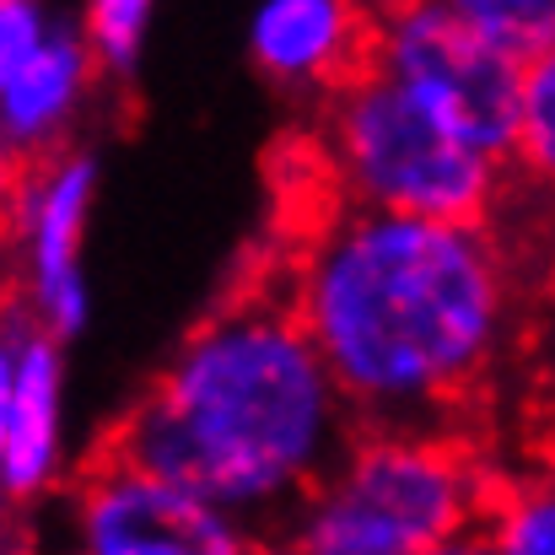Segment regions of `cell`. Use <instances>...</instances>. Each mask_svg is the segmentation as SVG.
Segmentation results:
<instances>
[{
    "label": "cell",
    "mask_w": 555,
    "mask_h": 555,
    "mask_svg": "<svg viewBox=\"0 0 555 555\" xmlns=\"http://www.w3.org/2000/svg\"><path fill=\"white\" fill-rule=\"evenodd\" d=\"M70 545L87 555H237L254 529L210 496L114 453L65 502Z\"/></svg>",
    "instance_id": "obj_7"
},
{
    "label": "cell",
    "mask_w": 555,
    "mask_h": 555,
    "mask_svg": "<svg viewBox=\"0 0 555 555\" xmlns=\"http://www.w3.org/2000/svg\"><path fill=\"white\" fill-rule=\"evenodd\" d=\"M486 43L513 54L518 65L540 60L555 43V0H448Z\"/></svg>",
    "instance_id": "obj_11"
},
{
    "label": "cell",
    "mask_w": 555,
    "mask_h": 555,
    "mask_svg": "<svg viewBox=\"0 0 555 555\" xmlns=\"http://www.w3.org/2000/svg\"><path fill=\"white\" fill-rule=\"evenodd\" d=\"M65 346L49 324L11 308L0 335V491L43 502L65 480Z\"/></svg>",
    "instance_id": "obj_9"
},
{
    "label": "cell",
    "mask_w": 555,
    "mask_h": 555,
    "mask_svg": "<svg viewBox=\"0 0 555 555\" xmlns=\"http://www.w3.org/2000/svg\"><path fill=\"white\" fill-rule=\"evenodd\" d=\"M103 60L81 5L0 0V146L16 163L65 152Z\"/></svg>",
    "instance_id": "obj_6"
},
{
    "label": "cell",
    "mask_w": 555,
    "mask_h": 555,
    "mask_svg": "<svg viewBox=\"0 0 555 555\" xmlns=\"http://www.w3.org/2000/svg\"><path fill=\"white\" fill-rule=\"evenodd\" d=\"M319 152L346 199L453 221H486L507 168L448 130L377 65H362L324 98Z\"/></svg>",
    "instance_id": "obj_4"
},
{
    "label": "cell",
    "mask_w": 555,
    "mask_h": 555,
    "mask_svg": "<svg viewBox=\"0 0 555 555\" xmlns=\"http://www.w3.org/2000/svg\"><path fill=\"white\" fill-rule=\"evenodd\" d=\"M243 49L281 92H335L362 70L372 22L362 0H254Z\"/></svg>",
    "instance_id": "obj_10"
},
{
    "label": "cell",
    "mask_w": 555,
    "mask_h": 555,
    "mask_svg": "<svg viewBox=\"0 0 555 555\" xmlns=\"http://www.w3.org/2000/svg\"><path fill=\"white\" fill-rule=\"evenodd\" d=\"M529 184L555 199V43L524 65V114H518V157Z\"/></svg>",
    "instance_id": "obj_13"
},
{
    "label": "cell",
    "mask_w": 555,
    "mask_h": 555,
    "mask_svg": "<svg viewBox=\"0 0 555 555\" xmlns=\"http://www.w3.org/2000/svg\"><path fill=\"white\" fill-rule=\"evenodd\" d=\"M524 388H529V410L540 431L555 442V286L534 308L529 335H524Z\"/></svg>",
    "instance_id": "obj_15"
},
{
    "label": "cell",
    "mask_w": 555,
    "mask_h": 555,
    "mask_svg": "<svg viewBox=\"0 0 555 555\" xmlns=\"http://www.w3.org/2000/svg\"><path fill=\"white\" fill-rule=\"evenodd\" d=\"M357 426L297 308L248 297L189 330L119 421L114 453L210 496L248 529H286Z\"/></svg>",
    "instance_id": "obj_2"
},
{
    "label": "cell",
    "mask_w": 555,
    "mask_h": 555,
    "mask_svg": "<svg viewBox=\"0 0 555 555\" xmlns=\"http://www.w3.org/2000/svg\"><path fill=\"white\" fill-rule=\"evenodd\" d=\"M286 302L362 426L448 431L518 335V270L486 221L357 199L302 237Z\"/></svg>",
    "instance_id": "obj_1"
},
{
    "label": "cell",
    "mask_w": 555,
    "mask_h": 555,
    "mask_svg": "<svg viewBox=\"0 0 555 555\" xmlns=\"http://www.w3.org/2000/svg\"><path fill=\"white\" fill-rule=\"evenodd\" d=\"M152 16H157V0H81V22L108 76H130L141 65Z\"/></svg>",
    "instance_id": "obj_14"
},
{
    "label": "cell",
    "mask_w": 555,
    "mask_h": 555,
    "mask_svg": "<svg viewBox=\"0 0 555 555\" xmlns=\"http://www.w3.org/2000/svg\"><path fill=\"white\" fill-rule=\"evenodd\" d=\"M367 65L393 76L486 157H518L524 65L486 43L448 0H383L372 16Z\"/></svg>",
    "instance_id": "obj_5"
},
{
    "label": "cell",
    "mask_w": 555,
    "mask_h": 555,
    "mask_svg": "<svg viewBox=\"0 0 555 555\" xmlns=\"http://www.w3.org/2000/svg\"><path fill=\"white\" fill-rule=\"evenodd\" d=\"M480 545L502 555H555V480H529L496 496Z\"/></svg>",
    "instance_id": "obj_12"
},
{
    "label": "cell",
    "mask_w": 555,
    "mask_h": 555,
    "mask_svg": "<svg viewBox=\"0 0 555 555\" xmlns=\"http://www.w3.org/2000/svg\"><path fill=\"white\" fill-rule=\"evenodd\" d=\"M98 199L92 152H49L22 168L11 205V248L22 313L49 324L60 340H76L92 324V281H87V221Z\"/></svg>",
    "instance_id": "obj_8"
},
{
    "label": "cell",
    "mask_w": 555,
    "mask_h": 555,
    "mask_svg": "<svg viewBox=\"0 0 555 555\" xmlns=\"http://www.w3.org/2000/svg\"><path fill=\"white\" fill-rule=\"evenodd\" d=\"M491 491L437 426H367L286 518L308 555H442L480 545Z\"/></svg>",
    "instance_id": "obj_3"
}]
</instances>
